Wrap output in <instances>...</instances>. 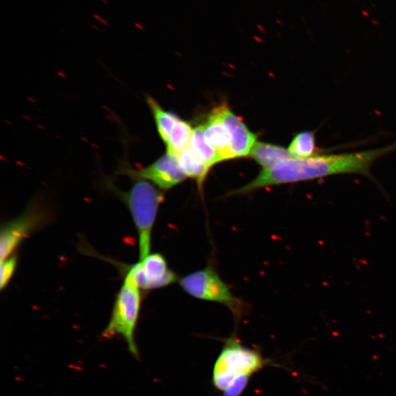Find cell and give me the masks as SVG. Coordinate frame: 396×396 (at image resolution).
<instances>
[{"label":"cell","instance_id":"obj_13","mask_svg":"<svg viewBox=\"0 0 396 396\" xmlns=\"http://www.w3.org/2000/svg\"><path fill=\"white\" fill-rule=\"evenodd\" d=\"M193 130L187 121L178 118L169 137L164 143L167 147V153L178 157L190 144Z\"/></svg>","mask_w":396,"mask_h":396},{"label":"cell","instance_id":"obj_1","mask_svg":"<svg viewBox=\"0 0 396 396\" xmlns=\"http://www.w3.org/2000/svg\"><path fill=\"white\" fill-rule=\"evenodd\" d=\"M382 153L376 148L334 155H316L309 158H291L273 167L264 169L249 184L227 194L245 195L252 191L280 184L320 180L342 174H360L372 177L370 168Z\"/></svg>","mask_w":396,"mask_h":396},{"label":"cell","instance_id":"obj_22","mask_svg":"<svg viewBox=\"0 0 396 396\" xmlns=\"http://www.w3.org/2000/svg\"><path fill=\"white\" fill-rule=\"evenodd\" d=\"M93 28H95L97 31H99V28H97V26H95V25H93Z\"/></svg>","mask_w":396,"mask_h":396},{"label":"cell","instance_id":"obj_7","mask_svg":"<svg viewBox=\"0 0 396 396\" xmlns=\"http://www.w3.org/2000/svg\"><path fill=\"white\" fill-rule=\"evenodd\" d=\"M117 174L129 177L132 180L137 178L147 180L162 190L172 189L187 178L178 157L169 153H166L145 168L135 169L127 161H122Z\"/></svg>","mask_w":396,"mask_h":396},{"label":"cell","instance_id":"obj_19","mask_svg":"<svg viewBox=\"0 0 396 396\" xmlns=\"http://www.w3.org/2000/svg\"><path fill=\"white\" fill-rule=\"evenodd\" d=\"M94 17L95 19H96L97 20H98L100 22H101L102 24H104L105 25H107V26H109L110 24L107 22V20L102 19L99 15H94Z\"/></svg>","mask_w":396,"mask_h":396},{"label":"cell","instance_id":"obj_17","mask_svg":"<svg viewBox=\"0 0 396 396\" xmlns=\"http://www.w3.org/2000/svg\"><path fill=\"white\" fill-rule=\"evenodd\" d=\"M18 264V257L12 254L10 257L1 261L0 265V289L3 291L14 276Z\"/></svg>","mask_w":396,"mask_h":396},{"label":"cell","instance_id":"obj_11","mask_svg":"<svg viewBox=\"0 0 396 396\" xmlns=\"http://www.w3.org/2000/svg\"><path fill=\"white\" fill-rule=\"evenodd\" d=\"M250 157L264 169L292 158L288 149L279 146L257 142L253 147Z\"/></svg>","mask_w":396,"mask_h":396},{"label":"cell","instance_id":"obj_18","mask_svg":"<svg viewBox=\"0 0 396 396\" xmlns=\"http://www.w3.org/2000/svg\"><path fill=\"white\" fill-rule=\"evenodd\" d=\"M248 378L237 380L232 386L224 391L223 396H239L247 387Z\"/></svg>","mask_w":396,"mask_h":396},{"label":"cell","instance_id":"obj_4","mask_svg":"<svg viewBox=\"0 0 396 396\" xmlns=\"http://www.w3.org/2000/svg\"><path fill=\"white\" fill-rule=\"evenodd\" d=\"M266 361L257 350L247 348L234 338L227 340L213 370V383L216 389L226 390L237 380L259 372Z\"/></svg>","mask_w":396,"mask_h":396},{"label":"cell","instance_id":"obj_20","mask_svg":"<svg viewBox=\"0 0 396 396\" xmlns=\"http://www.w3.org/2000/svg\"><path fill=\"white\" fill-rule=\"evenodd\" d=\"M135 26H136L137 28H139V29H140V30H144V28L143 27V25H142L141 24L135 23Z\"/></svg>","mask_w":396,"mask_h":396},{"label":"cell","instance_id":"obj_6","mask_svg":"<svg viewBox=\"0 0 396 396\" xmlns=\"http://www.w3.org/2000/svg\"><path fill=\"white\" fill-rule=\"evenodd\" d=\"M49 219L47 209L41 203L34 202L17 218L6 222L0 234V261L14 254L25 239L46 225Z\"/></svg>","mask_w":396,"mask_h":396},{"label":"cell","instance_id":"obj_5","mask_svg":"<svg viewBox=\"0 0 396 396\" xmlns=\"http://www.w3.org/2000/svg\"><path fill=\"white\" fill-rule=\"evenodd\" d=\"M180 286L191 297L225 305L236 317L246 310L245 303L233 295L211 266L186 275L180 280Z\"/></svg>","mask_w":396,"mask_h":396},{"label":"cell","instance_id":"obj_9","mask_svg":"<svg viewBox=\"0 0 396 396\" xmlns=\"http://www.w3.org/2000/svg\"><path fill=\"white\" fill-rule=\"evenodd\" d=\"M223 121L231 137L234 158L246 157L257 143V135L252 133L239 117L226 104L218 106Z\"/></svg>","mask_w":396,"mask_h":396},{"label":"cell","instance_id":"obj_16","mask_svg":"<svg viewBox=\"0 0 396 396\" xmlns=\"http://www.w3.org/2000/svg\"><path fill=\"white\" fill-rule=\"evenodd\" d=\"M289 151L293 158L304 159L318 155L315 133L302 132L293 138Z\"/></svg>","mask_w":396,"mask_h":396},{"label":"cell","instance_id":"obj_2","mask_svg":"<svg viewBox=\"0 0 396 396\" xmlns=\"http://www.w3.org/2000/svg\"><path fill=\"white\" fill-rule=\"evenodd\" d=\"M132 181L127 191L120 189L110 180H105L104 184L130 210L138 235L139 261H141L150 253L153 229L164 194L147 180L137 178Z\"/></svg>","mask_w":396,"mask_h":396},{"label":"cell","instance_id":"obj_14","mask_svg":"<svg viewBox=\"0 0 396 396\" xmlns=\"http://www.w3.org/2000/svg\"><path fill=\"white\" fill-rule=\"evenodd\" d=\"M146 102L153 119H155L159 135L164 144L167 141L178 117L171 112L164 110L158 102L150 96H146Z\"/></svg>","mask_w":396,"mask_h":396},{"label":"cell","instance_id":"obj_3","mask_svg":"<svg viewBox=\"0 0 396 396\" xmlns=\"http://www.w3.org/2000/svg\"><path fill=\"white\" fill-rule=\"evenodd\" d=\"M141 291L132 275L125 273L123 284L113 304L109 323L101 335L106 339L122 337L126 342L128 350L135 357L139 356L135 332L141 310Z\"/></svg>","mask_w":396,"mask_h":396},{"label":"cell","instance_id":"obj_12","mask_svg":"<svg viewBox=\"0 0 396 396\" xmlns=\"http://www.w3.org/2000/svg\"><path fill=\"white\" fill-rule=\"evenodd\" d=\"M177 157L186 176L193 178L199 189H202L211 169L196 155L190 147H187Z\"/></svg>","mask_w":396,"mask_h":396},{"label":"cell","instance_id":"obj_21","mask_svg":"<svg viewBox=\"0 0 396 396\" xmlns=\"http://www.w3.org/2000/svg\"><path fill=\"white\" fill-rule=\"evenodd\" d=\"M101 1L106 5H109V2L107 1V0H101Z\"/></svg>","mask_w":396,"mask_h":396},{"label":"cell","instance_id":"obj_10","mask_svg":"<svg viewBox=\"0 0 396 396\" xmlns=\"http://www.w3.org/2000/svg\"><path fill=\"white\" fill-rule=\"evenodd\" d=\"M203 126V134L208 144L212 147L221 161L234 159L231 137L223 121L218 107L214 108Z\"/></svg>","mask_w":396,"mask_h":396},{"label":"cell","instance_id":"obj_15","mask_svg":"<svg viewBox=\"0 0 396 396\" xmlns=\"http://www.w3.org/2000/svg\"><path fill=\"white\" fill-rule=\"evenodd\" d=\"M189 145L196 155L210 169L216 163L222 162L215 150L207 142L203 134V125L197 126L193 130Z\"/></svg>","mask_w":396,"mask_h":396},{"label":"cell","instance_id":"obj_8","mask_svg":"<svg viewBox=\"0 0 396 396\" xmlns=\"http://www.w3.org/2000/svg\"><path fill=\"white\" fill-rule=\"evenodd\" d=\"M142 291H150L170 286L175 282L177 275L169 269L167 261L160 253L149 254L144 259L126 268Z\"/></svg>","mask_w":396,"mask_h":396}]
</instances>
